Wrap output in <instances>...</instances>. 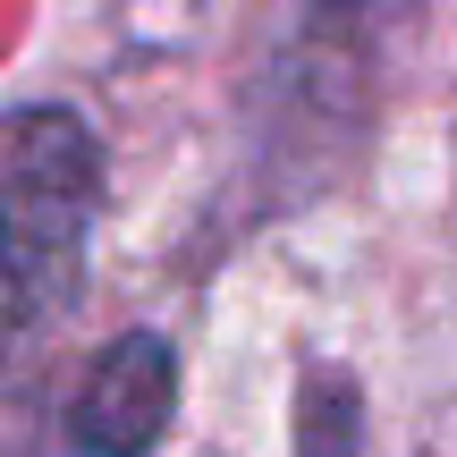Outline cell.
Listing matches in <instances>:
<instances>
[{
	"label": "cell",
	"mask_w": 457,
	"mask_h": 457,
	"mask_svg": "<svg viewBox=\"0 0 457 457\" xmlns=\"http://www.w3.org/2000/svg\"><path fill=\"white\" fill-rule=\"evenodd\" d=\"M347 441H356V390L313 373V390H305V457H339Z\"/></svg>",
	"instance_id": "cell-3"
},
{
	"label": "cell",
	"mask_w": 457,
	"mask_h": 457,
	"mask_svg": "<svg viewBox=\"0 0 457 457\" xmlns=\"http://www.w3.org/2000/svg\"><path fill=\"white\" fill-rule=\"evenodd\" d=\"M170 415H179V356L153 330H128L68 390V449L77 457H153Z\"/></svg>",
	"instance_id": "cell-2"
},
{
	"label": "cell",
	"mask_w": 457,
	"mask_h": 457,
	"mask_svg": "<svg viewBox=\"0 0 457 457\" xmlns=\"http://www.w3.org/2000/svg\"><path fill=\"white\" fill-rule=\"evenodd\" d=\"M94 212H102L94 128L60 102L0 119V398L43 364V347L77 313Z\"/></svg>",
	"instance_id": "cell-1"
}]
</instances>
